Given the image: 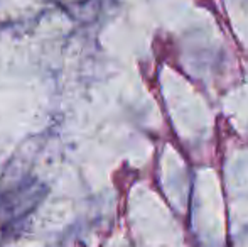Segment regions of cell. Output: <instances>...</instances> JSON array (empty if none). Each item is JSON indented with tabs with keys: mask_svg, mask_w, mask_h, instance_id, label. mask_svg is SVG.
<instances>
[]
</instances>
